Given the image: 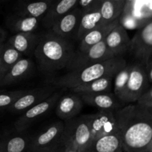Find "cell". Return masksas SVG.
<instances>
[{
    "instance_id": "obj_23",
    "label": "cell",
    "mask_w": 152,
    "mask_h": 152,
    "mask_svg": "<svg viewBox=\"0 0 152 152\" xmlns=\"http://www.w3.org/2000/svg\"><path fill=\"white\" fill-rule=\"evenodd\" d=\"M22 57L23 54L7 42L0 46V80Z\"/></svg>"
},
{
    "instance_id": "obj_15",
    "label": "cell",
    "mask_w": 152,
    "mask_h": 152,
    "mask_svg": "<svg viewBox=\"0 0 152 152\" xmlns=\"http://www.w3.org/2000/svg\"><path fill=\"white\" fill-rule=\"evenodd\" d=\"M105 42L108 50L114 56L118 57L129 52L132 39L129 38L127 30L123 25L119 24L108 34Z\"/></svg>"
},
{
    "instance_id": "obj_17",
    "label": "cell",
    "mask_w": 152,
    "mask_h": 152,
    "mask_svg": "<svg viewBox=\"0 0 152 152\" xmlns=\"http://www.w3.org/2000/svg\"><path fill=\"white\" fill-rule=\"evenodd\" d=\"M24 132L5 135L0 144V152H31L32 137Z\"/></svg>"
},
{
    "instance_id": "obj_18",
    "label": "cell",
    "mask_w": 152,
    "mask_h": 152,
    "mask_svg": "<svg viewBox=\"0 0 152 152\" xmlns=\"http://www.w3.org/2000/svg\"><path fill=\"white\" fill-rule=\"evenodd\" d=\"M120 24V19L108 24H102L86 34L80 42V51H85L92 46L105 41L108 34Z\"/></svg>"
},
{
    "instance_id": "obj_33",
    "label": "cell",
    "mask_w": 152,
    "mask_h": 152,
    "mask_svg": "<svg viewBox=\"0 0 152 152\" xmlns=\"http://www.w3.org/2000/svg\"><path fill=\"white\" fill-rule=\"evenodd\" d=\"M7 32L3 28L0 29V46L3 45L7 42Z\"/></svg>"
},
{
    "instance_id": "obj_36",
    "label": "cell",
    "mask_w": 152,
    "mask_h": 152,
    "mask_svg": "<svg viewBox=\"0 0 152 152\" xmlns=\"http://www.w3.org/2000/svg\"><path fill=\"white\" fill-rule=\"evenodd\" d=\"M65 148H66V145H65V142H64V143L59 147V148L57 150V151L56 152H65Z\"/></svg>"
},
{
    "instance_id": "obj_31",
    "label": "cell",
    "mask_w": 152,
    "mask_h": 152,
    "mask_svg": "<svg viewBox=\"0 0 152 152\" xmlns=\"http://www.w3.org/2000/svg\"><path fill=\"white\" fill-rule=\"evenodd\" d=\"M137 103L147 108H152V88L145 91Z\"/></svg>"
},
{
    "instance_id": "obj_30",
    "label": "cell",
    "mask_w": 152,
    "mask_h": 152,
    "mask_svg": "<svg viewBox=\"0 0 152 152\" xmlns=\"http://www.w3.org/2000/svg\"><path fill=\"white\" fill-rule=\"evenodd\" d=\"M104 0H80V4L83 13L100 10Z\"/></svg>"
},
{
    "instance_id": "obj_12",
    "label": "cell",
    "mask_w": 152,
    "mask_h": 152,
    "mask_svg": "<svg viewBox=\"0 0 152 152\" xmlns=\"http://www.w3.org/2000/svg\"><path fill=\"white\" fill-rule=\"evenodd\" d=\"M83 15V10L81 8L73 9L61 17L50 30L65 39L77 40Z\"/></svg>"
},
{
    "instance_id": "obj_20",
    "label": "cell",
    "mask_w": 152,
    "mask_h": 152,
    "mask_svg": "<svg viewBox=\"0 0 152 152\" xmlns=\"http://www.w3.org/2000/svg\"><path fill=\"white\" fill-rule=\"evenodd\" d=\"M33 62L28 58L22 57L19 59L10 71L0 80V85L1 87L14 84L20 80L26 78L32 71Z\"/></svg>"
},
{
    "instance_id": "obj_14",
    "label": "cell",
    "mask_w": 152,
    "mask_h": 152,
    "mask_svg": "<svg viewBox=\"0 0 152 152\" xmlns=\"http://www.w3.org/2000/svg\"><path fill=\"white\" fill-rule=\"evenodd\" d=\"M83 102L99 111H118L125 106L114 94H80Z\"/></svg>"
},
{
    "instance_id": "obj_22",
    "label": "cell",
    "mask_w": 152,
    "mask_h": 152,
    "mask_svg": "<svg viewBox=\"0 0 152 152\" xmlns=\"http://www.w3.org/2000/svg\"><path fill=\"white\" fill-rule=\"evenodd\" d=\"M6 25L15 34L35 32L39 25V18L16 13L10 16L6 21Z\"/></svg>"
},
{
    "instance_id": "obj_13",
    "label": "cell",
    "mask_w": 152,
    "mask_h": 152,
    "mask_svg": "<svg viewBox=\"0 0 152 152\" xmlns=\"http://www.w3.org/2000/svg\"><path fill=\"white\" fill-rule=\"evenodd\" d=\"M83 102L80 94L73 92L62 95L56 104V115L65 121L75 118L81 112Z\"/></svg>"
},
{
    "instance_id": "obj_1",
    "label": "cell",
    "mask_w": 152,
    "mask_h": 152,
    "mask_svg": "<svg viewBox=\"0 0 152 152\" xmlns=\"http://www.w3.org/2000/svg\"><path fill=\"white\" fill-rule=\"evenodd\" d=\"M123 149L149 152L152 145V108L129 104L116 111Z\"/></svg>"
},
{
    "instance_id": "obj_38",
    "label": "cell",
    "mask_w": 152,
    "mask_h": 152,
    "mask_svg": "<svg viewBox=\"0 0 152 152\" xmlns=\"http://www.w3.org/2000/svg\"><path fill=\"white\" fill-rule=\"evenodd\" d=\"M120 152H126V151H124V150H122V151Z\"/></svg>"
},
{
    "instance_id": "obj_32",
    "label": "cell",
    "mask_w": 152,
    "mask_h": 152,
    "mask_svg": "<svg viewBox=\"0 0 152 152\" xmlns=\"http://www.w3.org/2000/svg\"><path fill=\"white\" fill-rule=\"evenodd\" d=\"M65 142H62L61 145H57V146H52V147H48V148H40V149H37L34 150V151L31 152H56L57 150L59 149V147L62 145Z\"/></svg>"
},
{
    "instance_id": "obj_3",
    "label": "cell",
    "mask_w": 152,
    "mask_h": 152,
    "mask_svg": "<svg viewBox=\"0 0 152 152\" xmlns=\"http://www.w3.org/2000/svg\"><path fill=\"white\" fill-rule=\"evenodd\" d=\"M127 65V62L123 56H118L83 69L69 71L60 77H51L48 80L47 83L53 85L58 88L71 90L102 77H115Z\"/></svg>"
},
{
    "instance_id": "obj_10",
    "label": "cell",
    "mask_w": 152,
    "mask_h": 152,
    "mask_svg": "<svg viewBox=\"0 0 152 152\" xmlns=\"http://www.w3.org/2000/svg\"><path fill=\"white\" fill-rule=\"evenodd\" d=\"M65 123L56 122L51 123L31 139V151L48 147L61 145L64 140Z\"/></svg>"
},
{
    "instance_id": "obj_19",
    "label": "cell",
    "mask_w": 152,
    "mask_h": 152,
    "mask_svg": "<svg viewBox=\"0 0 152 152\" xmlns=\"http://www.w3.org/2000/svg\"><path fill=\"white\" fill-rule=\"evenodd\" d=\"M80 2V0H59L57 2H53L48 13L43 18V24L48 29H51L54 24L69 13Z\"/></svg>"
},
{
    "instance_id": "obj_21",
    "label": "cell",
    "mask_w": 152,
    "mask_h": 152,
    "mask_svg": "<svg viewBox=\"0 0 152 152\" xmlns=\"http://www.w3.org/2000/svg\"><path fill=\"white\" fill-rule=\"evenodd\" d=\"M123 149L120 134L94 140L83 152H120Z\"/></svg>"
},
{
    "instance_id": "obj_29",
    "label": "cell",
    "mask_w": 152,
    "mask_h": 152,
    "mask_svg": "<svg viewBox=\"0 0 152 152\" xmlns=\"http://www.w3.org/2000/svg\"><path fill=\"white\" fill-rule=\"evenodd\" d=\"M133 65H129L128 64L125 68H123L118 74L116 75L115 78L114 80V94L118 98L120 95L121 94L122 92L123 91L129 80L130 74L132 72Z\"/></svg>"
},
{
    "instance_id": "obj_7",
    "label": "cell",
    "mask_w": 152,
    "mask_h": 152,
    "mask_svg": "<svg viewBox=\"0 0 152 152\" xmlns=\"http://www.w3.org/2000/svg\"><path fill=\"white\" fill-rule=\"evenodd\" d=\"M64 91L65 89L57 91L45 100L29 108L21 114L14 123V127L16 132H25L34 122L50 112L53 108H56L58 101L63 95Z\"/></svg>"
},
{
    "instance_id": "obj_24",
    "label": "cell",
    "mask_w": 152,
    "mask_h": 152,
    "mask_svg": "<svg viewBox=\"0 0 152 152\" xmlns=\"http://www.w3.org/2000/svg\"><path fill=\"white\" fill-rule=\"evenodd\" d=\"M116 77V76H115ZM115 77H105L71 89L78 94L110 93Z\"/></svg>"
},
{
    "instance_id": "obj_27",
    "label": "cell",
    "mask_w": 152,
    "mask_h": 152,
    "mask_svg": "<svg viewBox=\"0 0 152 152\" xmlns=\"http://www.w3.org/2000/svg\"><path fill=\"white\" fill-rule=\"evenodd\" d=\"M124 4L114 0H104L100 7L102 23L108 24L119 19L124 9Z\"/></svg>"
},
{
    "instance_id": "obj_16",
    "label": "cell",
    "mask_w": 152,
    "mask_h": 152,
    "mask_svg": "<svg viewBox=\"0 0 152 152\" xmlns=\"http://www.w3.org/2000/svg\"><path fill=\"white\" fill-rule=\"evenodd\" d=\"M42 34L36 32L19 33L10 36L7 43L23 55H31L39 43Z\"/></svg>"
},
{
    "instance_id": "obj_28",
    "label": "cell",
    "mask_w": 152,
    "mask_h": 152,
    "mask_svg": "<svg viewBox=\"0 0 152 152\" xmlns=\"http://www.w3.org/2000/svg\"><path fill=\"white\" fill-rule=\"evenodd\" d=\"M29 89L15 91H2L0 94V108L1 111H7L16 101L24 96Z\"/></svg>"
},
{
    "instance_id": "obj_6",
    "label": "cell",
    "mask_w": 152,
    "mask_h": 152,
    "mask_svg": "<svg viewBox=\"0 0 152 152\" xmlns=\"http://www.w3.org/2000/svg\"><path fill=\"white\" fill-rule=\"evenodd\" d=\"M114 57L116 56L108 50L105 42L102 41L85 51L77 50L66 69L68 72L78 71Z\"/></svg>"
},
{
    "instance_id": "obj_26",
    "label": "cell",
    "mask_w": 152,
    "mask_h": 152,
    "mask_svg": "<svg viewBox=\"0 0 152 152\" xmlns=\"http://www.w3.org/2000/svg\"><path fill=\"white\" fill-rule=\"evenodd\" d=\"M102 24V14L100 10L83 13L81 23L77 34V41H81L82 39L86 34Z\"/></svg>"
},
{
    "instance_id": "obj_4",
    "label": "cell",
    "mask_w": 152,
    "mask_h": 152,
    "mask_svg": "<svg viewBox=\"0 0 152 152\" xmlns=\"http://www.w3.org/2000/svg\"><path fill=\"white\" fill-rule=\"evenodd\" d=\"M94 114H86L65 121L64 140L65 145H71L83 152L92 142L91 123Z\"/></svg>"
},
{
    "instance_id": "obj_11",
    "label": "cell",
    "mask_w": 152,
    "mask_h": 152,
    "mask_svg": "<svg viewBox=\"0 0 152 152\" xmlns=\"http://www.w3.org/2000/svg\"><path fill=\"white\" fill-rule=\"evenodd\" d=\"M117 111H99L94 114L91 123L92 141L105 136L120 134Z\"/></svg>"
},
{
    "instance_id": "obj_34",
    "label": "cell",
    "mask_w": 152,
    "mask_h": 152,
    "mask_svg": "<svg viewBox=\"0 0 152 152\" xmlns=\"http://www.w3.org/2000/svg\"><path fill=\"white\" fill-rule=\"evenodd\" d=\"M145 68H146V72L148 80H149V82L152 83V62H150L148 65H145Z\"/></svg>"
},
{
    "instance_id": "obj_2",
    "label": "cell",
    "mask_w": 152,
    "mask_h": 152,
    "mask_svg": "<svg viewBox=\"0 0 152 152\" xmlns=\"http://www.w3.org/2000/svg\"><path fill=\"white\" fill-rule=\"evenodd\" d=\"M76 52L70 39L49 30L42 34L34 56L41 72L51 78L56 72L67 68Z\"/></svg>"
},
{
    "instance_id": "obj_9",
    "label": "cell",
    "mask_w": 152,
    "mask_h": 152,
    "mask_svg": "<svg viewBox=\"0 0 152 152\" xmlns=\"http://www.w3.org/2000/svg\"><path fill=\"white\" fill-rule=\"evenodd\" d=\"M57 88L56 86L47 83L45 86L29 89L22 97L7 108V111L14 114H23L29 108L35 106L52 96L55 92L57 91Z\"/></svg>"
},
{
    "instance_id": "obj_35",
    "label": "cell",
    "mask_w": 152,
    "mask_h": 152,
    "mask_svg": "<svg viewBox=\"0 0 152 152\" xmlns=\"http://www.w3.org/2000/svg\"><path fill=\"white\" fill-rule=\"evenodd\" d=\"M66 145V148H65V152H82L80 150H78L77 148H74V146L71 145Z\"/></svg>"
},
{
    "instance_id": "obj_25",
    "label": "cell",
    "mask_w": 152,
    "mask_h": 152,
    "mask_svg": "<svg viewBox=\"0 0 152 152\" xmlns=\"http://www.w3.org/2000/svg\"><path fill=\"white\" fill-rule=\"evenodd\" d=\"M53 3L51 0H30L19 7L17 13L36 18L44 17Z\"/></svg>"
},
{
    "instance_id": "obj_37",
    "label": "cell",
    "mask_w": 152,
    "mask_h": 152,
    "mask_svg": "<svg viewBox=\"0 0 152 152\" xmlns=\"http://www.w3.org/2000/svg\"><path fill=\"white\" fill-rule=\"evenodd\" d=\"M114 1H116V2H118L120 3V4H123L125 5V0H114Z\"/></svg>"
},
{
    "instance_id": "obj_5",
    "label": "cell",
    "mask_w": 152,
    "mask_h": 152,
    "mask_svg": "<svg viewBox=\"0 0 152 152\" xmlns=\"http://www.w3.org/2000/svg\"><path fill=\"white\" fill-rule=\"evenodd\" d=\"M148 81L145 65L140 62L134 64L129 80L118 99L123 104L137 102L145 92Z\"/></svg>"
},
{
    "instance_id": "obj_8",
    "label": "cell",
    "mask_w": 152,
    "mask_h": 152,
    "mask_svg": "<svg viewBox=\"0 0 152 152\" xmlns=\"http://www.w3.org/2000/svg\"><path fill=\"white\" fill-rule=\"evenodd\" d=\"M129 53L140 63L147 65L152 56V21L140 28L131 42Z\"/></svg>"
}]
</instances>
